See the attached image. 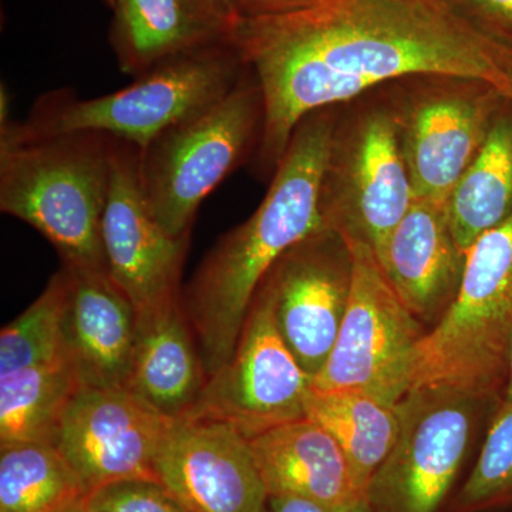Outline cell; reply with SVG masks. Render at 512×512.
<instances>
[{"label": "cell", "mask_w": 512, "mask_h": 512, "mask_svg": "<svg viewBox=\"0 0 512 512\" xmlns=\"http://www.w3.org/2000/svg\"><path fill=\"white\" fill-rule=\"evenodd\" d=\"M380 265L421 325H436L456 298L466 265V252L454 238L447 204L414 198L390 235Z\"/></svg>", "instance_id": "17"}, {"label": "cell", "mask_w": 512, "mask_h": 512, "mask_svg": "<svg viewBox=\"0 0 512 512\" xmlns=\"http://www.w3.org/2000/svg\"><path fill=\"white\" fill-rule=\"evenodd\" d=\"M190 235L173 237L148 207L140 181V150L114 140L103 247L113 281L138 318L181 299L180 279Z\"/></svg>", "instance_id": "13"}, {"label": "cell", "mask_w": 512, "mask_h": 512, "mask_svg": "<svg viewBox=\"0 0 512 512\" xmlns=\"http://www.w3.org/2000/svg\"><path fill=\"white\" fill-rule=\"evenodd\" d=\"M86 497L90 504L106 512H188L158 481H119Z\"/></svg>", "instance_id": "27"}, {"label": "cell", "mask_w": 512, "mask_h": 512, "mask_svg": "<svg viewBox=\"0 0 512 512\" xmlns=\"http://www.w3.org/2000/svg\"><path fill=\"white\" fill-rule=\"evenodd\" d=\"M248 441L268 497L303 498L329 510L365 498L342 448L308 417Z\"/></svg>", "instance_id": "19"}, {"label": "cell", "mask_w": 512, "mask_h": 512, "mask_svg": "<svg viewBox=\"0 0 512 512\" xmlns=\"http://www.w3.org/2000/svg\"><path fill=\"white\" fill-rule=\"evenodd\" d=\"M224 2H225V0H224Z\"/></svg>", "instance_id": "35"}, {"label": "cell", "mask_w": 512, "mask_h": 512, "mask_svg": "<svg viewBox=\"0 0 512 512\" xmlns=\"http://www.w3.org/2000/svg\"><path fill=\"white\" fill-rule=\"evenodd\" d=\"M353 256L338 232L323 227L289 249L266 275L276 325L312 380L332 353L348 309Z\"/></svg>", "instance_id": "12"}, {"label": "cell", "mask_w": 512, "mask_h": 512, "mask_svg": "<svg viewBox=\"0 0 512 512\" xmlns=\"http://www.w3.org/2000/svg\"><path fill=\"white\" fill-rule=\"evenodd\" d=\"M84 495L55 444L0 447V512H59Z\"/></svg>", "instance_id": "24"}, {"label": "cell", "mask_w": 512, "mask_h": 512, "mask_svg": "<svg viewBox=\"0 0 512 512\" xmlns=\"http://www.w3.org/2000/svg\"><path fill=\"white\" fill-rule=\"evenodd\" d=\"M504 403L512 404V346L510 362H508L507 387H505Z\"/></svg>", "instance_id": "33"}, {"label": "cell", "mask_w": 512, "mask_h": 512, "mask_svg": "<svg viewBox=\"0 0 512 512\" xmlns=\"http://www.w3.org/2000/svg\"><path fill=\"white\" fill-rule=\"evenodd\" d=\"M156 473L188 512H264L268 501L247 437L221 421L171 420Z\"/></svg>", "instance_id": "15"}, {"label": "cell", "mask_w": 512, "mask_h": 512, "mask_svg": "<svg viewBox=\"0 0 512 512\" xmlns=\"http://www.w3.org/2000/svg\"><path fill=\"white\" fill-rule=\"evenodd\" d=\"M69 275L60 269L45 291L0 333V375L67 359L64 343Z\"/></svg>", "instance_id": "25"}, {"label": "cell", "mask_w": 512, "mask_h": 512, "mask_svg": "<svg viewBox=\"0 0 512 512\" xmlns=\"http://www.w3.org/2000/svg\"><path fill=\"white\" fill-rule=\"evenodd\" d=\"M208 376L181 299L138 318L126 389L167 419L187 416Z\"/></svg>", "instance_id": "20"}, {"label": "cell", "mask_w": 512, "mask_h": 512, "mask_svg": "<svg viewBox=\"0 0 512 512\" xmlns=\"http://www.w3.org/2000/svg\"><path fill=\"white\" fill-rule=\"evenodd\" d=\"M59 512H106L100 510V508L94 507L93 504H90V501L87 500L86 495L84 497L79 498V500L73 501L72 504L66 505V507L62 508Z\"/></svg>", "instance_id": "31"}, {"label": "cell", "mask_w": 512, "mask_h": 512, "mask_svg": "<svg viewBox=\"0 0 512 512\" xmlns=\"http://www.w3.org/2000/svg\"><path fill=\"white\" fill-rule=\"evenodd\" d=\"M247 72L231 37L168 60L117 92L80 99L69 90L40 97L28 119L0 126V143L99 133L144 150L174 124L231 92Z\"/></svg>", "instance_id": "3"}, {"label": "cell", "mask_w": 512, "mask_h": 512, "mask_svg": "<svg viewBox=\"0 0 512 512\" xmlns=\"http://www.w3.org/2000/svg\"><path fill=\"white\" fill-rule=\"evenodd\" d=\"M332 512H372L369 505L366 503V498L353 501V503L342 505V507L335 508Z\"/></svg>", "instance_id": "32"}, {"label": "cell", "mask_w": 512, "mask_h": 512, "mask_svg": "<svg viewBox=\"0 0 512 512\" xmlns=\"http://www.w3.org/2000/svg\"><path fill=\"white\" fill-rule=\"evenodd\" d=\"M110 43L121 72L138 77L168 60L231 37L224 0H113Z\"/></svg>", "instance_id": "18"}, {"label": "cell", "mask_w": 512, "mask_h": 512, "mask_svg": "<svg viewBox=\"0 0 512 512\" xmlns=\"http://www.w3.org/2000/svg\"><path fill=\"white\" fill-rule=\"evenodd\" d=\"M82 387L70 360L0 375V447L55 444L67 407Z\"/></svg>", "instance_id": "23"}, {"label": "cell", "mask_w": 512, "mask_h": 512, "mask_svg": "<svg viewBox=\"0 0 512 512\" xmlns=\"http://www.w3.org/2000/svg\"><path fill=\"white\" fill-rule=\"evenodd\" d=\"M305 414L336 440L352 468L357 487L366 495L367 485L399 439L397 404L390 406L363 393H320L309 389Z\"/></svg>", "instance_id": "22"}, {"label": "cell", "mask_w": 512, "mask_h": 512, "mask_svg": "<svg viewBox=\"0 0 512 512\" xmlns=\"http://www.w3.org/2000/svg\"><path fill=\"white\" fill-rule=\"evenodd\" d=\"M111 2H113V0H106L107 5L109 6H111Z\"/></svg>", "instance_id": "34"}, {"label": "cell", "mask_w": 512, "mask_h": 512, "mask_svg": "<svg viewBox=\"0 0 512 512\" xmlns=\"http://www.w3.org/2000/svg\"><path fill=\"white\" fill-rule=\"evenodd\" d=\"M64 343L83 387H126L136 350L138 313L107 269L66 268Z\"/></svg>", "instance_id": "16"}, {"label": "cell", "mask_w": 512, "mask_h": 512, "mask_svg": "<svg viewBox=\"0 0 512 512\" xmlns=\"http://www.w3.org/2000/svg\"><path fill=\"white\" fill-rule=\"evenodd\" d=\"M414 201L389 87L340 106L323 173V224L346 242L384 249Z\"/></svg>", "instance_id": "5"}, {"label": "cell", "mask_w": 512, "mask_h": 512, "mask_svg": "<svg viewBox=\"0 0 512 512\" xmlns=\"http://www.w3.org/2000/svg\"><path fill=\"white\" fill-rule=\"evenodd\" d=\"M264 512H332V510L303 498L269 495Z\"/></svg>", "instance_id": "30"}, {"label": "cell", "mask_w": 512, "mask_h": 512, "mask_svg": "<svg viewBox=\"0 0 512 512\" xmlns=\"http://www.w3.org/2000/svg\"><path fill=\"white\" fill-rule=\"evenodd\" d=\"M491 42L512 53V0H447Z\"/></svg>", "instance_id": "28"}, {"label": "cell", "mask_w": 512, "mask_h": 512, "mask_svg": "<svg viewBox=\"0 0 512 512\" xmlns=\"http://www.w3.org/2000/svg\"><path fill=\"white\" fill-rule=\"evenodd\" d=\"M318 0H225L235 18H261V16L284 15L308 8Z\"/></svg>", "instance_id": "29"}, {"label": "cell", "mask_w": 512, "mask_h": 512, "mask_svg": "<svg viewBox=\"0 0 512 512\" xmlns=\"http://www.w3.org/2000/svg\"><path fill=\"white\" fill-rule=\"evenodd\" d=\"M231 40L264 97L254 161L271 177L306 116L407 77L484 80L512 101V53L447 0H318L284 15L235 18Z\"/></svg>", "instance_id": "1"}, {"label": "cell", "mask_w": 512, "mask_h": 512, "mask_svg": "<svg viewBox=\"0 0 512 512\" xmlns=\"http://www.w3.org/2000/svg\"><path fill=\"white\" fill-rule=\"evenodd\" d=\"M447 211L463 252L511 217L512 101H505L483 147L451 191Z\"/></svg>", "instance_id": "21"}, {"label": "cell", "mask_w": 512, "mask_h": 512, "mask_svg": "<svg viewBox=\"0 0 512 512\" xmlns=\"http://www.w3.org/2000/svg\"><path fill=\"white\" fill-rule=\"evenodd\" d=\"M113 144L99 133L0 143V211L42 234L66 268L107 269L103 217Z\"/></svg>", "instance_id": "4"}, {"label": "cell", "mask_w": 512, "mask_h": 512, "mask_svg": "<svg viewBox=\"0 0 512 512\" xmlns=\"http://www.w3.org/2000/svg\"><path fill=\"white\" fill-rule=\"evenodd\" d=\"M311 380L276 325L264 288L256 292L234 355L208 377L190 419L221 421L247 439L306 417Z\"/></svg>", "instance_id": "11"}, {"label": "cell", "mask_w": 512, "mask_h": 512, "mask_svg": "<svg viewBox=\"0 0 512 512\" xmlns=\"http://www.w3.org/2000/svg\"><path fill=\"white\" fill-rule=\"evenodd\" d=\"M264 97L249 72L237 86L140 151L148 207L173 237L190 235L202 201L254 158L264 130Z\"/></svg>", "instance_id": "7"}, {"label": "cell", "mask_w": 512, "mask_h": 512, "mask_svg": "<svg viewBox=\"0 0 512 512\" xmlns=\"http://www.w3.org/2000/svg\"><path fill=\"white\" fill-rule=\"evenodd\" d=\"M170 423L126 387H82L67 407L55 446L86 495L119 481H158L157 451Z\"/></svg>", "instance_id": "14"}, {"label": "cell", "mask_w": 512, "mask_h": 512, "mask_svg": "<svg viewBox=\"0 0 512 512\" xmlns=\"http://www.w3.org/2000/svg\"><path fill=\"white\" fill-rule=\"evenodd\" d=\"M512 508V404L494 417L473 468L444 512H500Z\"/></svg>", "instance_id": "26"}, {"label": "cell", "mask_w": 512, "mask_h": 512, "mask_svg": "<svg viewBox=\"0 0 512 512\" xmlns=\"http://www.w3.org/2000/svg\"><path fill=\"white\" fill-rule=\"evenodd\" d=\"M494 396L451 387L410 390L400 434L366 490L372 512H444Z\"/></svg>", "instance_id": "8"}, {"label": "cell", "mask_w": 512, "mask_h": 512, "mask_svg": "<svg viewBox=\"0 0 512 512\" xmlns=\"http://www.w3.org/2000/svg\"><path fill=\"white\" fill-rule=\"evenodd\" d=\"M353 256L348 309L332 353L309 389L357 392L396 406L412 386L423 325L394 291L369 247L348 242Z\"/></svg>", "instance_id": "9"}, {"label": "cell", "mask_w": 512, "mask_h": 512, "mask_svg": "<svg viewBox=\"0 0 512 512\" xmlns=\"http://www.w3.org/2000/svg\"><path fill=\"white\" fill-rule=\"evenodd\" d=\"M512 346V214L466 251L456 298L417 345L410 390L495 396ZM409 390V392H410Z\"/></svg>", "instance_id": "6"}, {"label": "cell", "mask_w": 512, "mask_h": 512, "mask_svg": "<svg viewBox=\"0 0 512 512\" xmlns=\"http://www.w3.org/2000/svg\"><path fill=\"white\" fill-rule=\"evenodd\" d=\"M339 111H313L298 124L264 200L208 252L181 295L208 377L234 355L256 292L276 262L325 227L320 192Z\"/></svg>", "instance_id": "2"}, {"label": "cell", "mask_w": 512, "mask_h": 512, "mask_svg": "<svg viewBox=\"0 0 512 512\" xmlns=\"http://www.w3.org/2000/svg\"><path fill=\"white\" fill-rule=\"evenodd\" d=\"M414 198L447 204L473 163L507 97L460 76H413L387 84Z\"/></svg>", "instance_id": "10"}]
</instances>
